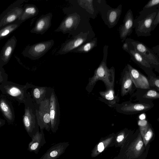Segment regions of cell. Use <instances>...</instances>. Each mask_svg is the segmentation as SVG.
<instances>
[{
    "mask_svg": "<svg viewBox=\"0 0 159 159\" xmlns=\"http://www.w3.org/2000/svg\"><path fill=\"white\" fill-rule=\"evenodd\" d=\"M108 46H105L103 50V57L99 66L95 70L93 76L89 78L85 89L89 93L93 90L97 82L102 81L106 87V90L114 89L115 70L112 66L109 69L107 66V60Z\"/></svg>",
    "mask_w": 159,
    "mask_h": 159,
    "instance_id": "obj_1",
    "label": "cell"
},
{
    "mask_svg": "<svg viewBox=\"0 0 159 159\" xmlns=\"http://www.w3.org/2000/svg\"><path fill=\"white\" fill-rule=\"evenodd\" d=\"M159 8L156 7L143 10L140 15L134 20V28L138 36H148L151 35L152 24Z\"/></svg>",
    "mask_w": 159,
    "mask_h": 159,
    "instance_id": "obj_2",
    "label": "cell"
},
{
    "mask_svg": "<svg viewBox=\"0 0 159 159\" xmlns=\"http://www.w3.org/2000/svg\"><path fill=\"white\" fill-rule=\"evenodd\" d=\"M24 114L23 121L27 131L32 137L39 131L35 107L30 94L28 95L24 103Z\"/></svg>",
    "mask_w": 159,
    "mask_h": 159,
    "instance_id": "obj_3",
    "label": "cell"
},
{
    "mask_svg": "<svg viewBox=\"0 0 159 159\" xmlns=\"http://www.w3.org/2000/svg\"><path fill=\"white\" fill-rule=\"evenodd\" d=\"M52 88H50L44 99L39 104L33 102L40 130L45 129L48 132L51 130L49 99Z\"/></svg>",
    "mask_w": 159,
    "mask_h": 159,
    "instance_id": "obj_4",
    "label": "cell"
},
{
    "mask_svg": "<svg viewBox=\"0 0 159 159\" xmlns=\"http://www.w3.org/2000/svg\"><path fill=\"white\" fill-rule=\"evenodd\" d=\"M33 86L28 83L22 85L7 80L2 85L0 90L3 94L14 98L20 103H24L28 95L27 89Z\"/></svg>",
    "mask_w": 159,
    "mask_h": 159,
    "instance_id": "obj_5",
    "label": "cell"
},
{
    "mask_svg": "<svg viewBox=\"0 0 159 159\" xmlns=\"http://www.w3.org/2000/svg\"><path fill=\"white\" fill-rule=\"evenodd\" d=\"M54 44L53 39L39 42L27 46L23 50L22 53L25 57L32 60H37L46 53Z\"/></svg>",
    "mask_w": 159,
    "mask_h": 159,
    "instance_id": "obj_6",
    "label": "cell"
},
{
    "mask_svg": "<svg viewBox=\"0 0 159 159\" xmlns=\"http://www.w3.org/2000/svg\"><path fill=\"white\" fill-rule=\"evenodd\" d=\"M153 106L152 104L145 102H125L118 104L116 107V109L120 113L133 115L144 112L151 109Z\"/></svg>",
    "mask_w": 159,
    "mask_h": 159,
    "instance_id": "obj_7",
    "label": "cell"
},
{
    "mask_svg": "<svg viewBox=\"0 0 159 159\" xmlns=\"http://www.w3.org/2000/svg\"><path fill=\"white\" fill-rule=\"evenodd\" d=\"M51 130L55 133L58 129L60 122V111L59 104L54 89L52 88L49 99Z\"/></svg>",
    "mask_w": 159,
    "mask_h": 159,
    "instance_id": "obj_8",
    "label": "cell"
},
{
    "mask_svg": "<svg viewBox=\"0 0 159 159\" xmlns=\"http://www.w3.org/2000/svg\"><path fill=\"white\" fill-rule=\"evenodd\" d=\"M129 40L136 51L141 54L151 65L158 66V57L153 51L143 43L137 41L129 39Z\"/></svg>",
    "mask_w": 159,
    "mask_h": 159,
    "instance_id": "obj_9",
    "label": "cell"
},
{
    "mask_svg": "<svg viewBox=\"0 0 159 159\" xmlns=\"http://www.w3.org/2000/svg\"><path fill=\"white\" fill-rule=\"evenodd\" d=\"M88 35V32H81L72 38L66 40L62 44L58 51V54L64 55L71 52L84 43L87 40Z\"/></svg>",
    "mask_w": 159,
    "mask_h": 159,
    "instance_id": "obj_10",
    "label": "cell"
},
{
    "mask_svg": "<svg viewBox=\"0 0 159 159\" xmlns=\"http://www.w3.org/2000/svg\"><path fill=\"white\" fill-rule=\"evenodd\" d=\"M80 20V16L76 13L67 15L54 32H61L66 34L75 30L79 25Z\"/></svg>",
    "mask_w": 159,
    "mask_h": 159,
    "instance_id": "obj_11",
    "label": "cell"
},
{
    "mask_svg": "<svg viewBox=\"0 0 159 159\" xmlns=\"http://www.w3.org/2000/svg\"><path fill=\"white\" fill-rule=\"evenodd\" d=\"M17 40L13 35L6 42L0 53V67L3 66L9 61L16 46Z\"/></svg>",
    "mask_w": 159,
    "mask_h": 159,
    "instance_id": "obj_12",
    "label": "cell"
},
{
    "mask_svg": "<svg viewBox=\"0 0 159 159\" xmlns=\"http://www.w3.org/2000/svg\"><path fill=\"white\" fill-rule=\"evenodd\" d=\"M127 66L131 80L135 87L142 89H149L150 86L146 77L130 64H128Z\"/></svg>",
    "mask_w": 159,
    "mask_h": 159,
    "instance_id": "obj_13",
    "label": "cell"
},
{
    "mask_svg": "<svg viewBox=\"0 0 159 159\" xmlns=\"http://www.w3.org/2000/svg\"><path fill=\"white\" fill-rule=\"evenodd\" d=\"M134 20L132 11L129 9L125 16L123 24L119 28L120 36L122 42L125 40L128 36L131 34L134 28Z\"/></svg>",
    "mask_w": 159,
    "mask_h": 159,
    "instance_id": "obj_14",
    "label": "cell"
},
{
    "mask_svg": "<svg viewBox=\"0 0 159 159\" xmlns=\"http://www.w3.org/2000/svg\"><path fill=\"white\" fill-rule=\"evenodd\" d=\"M52 16L51 12L42 15L37 20L34 26L30 32L41 35L43 34L51 25Z\"/></svg>",
    "mask_w": 159,
    "mask_h": 159,
    "instance_id": "obj_15",
    "label": "cell"
},
{
    "mask_svg": "<svg viewBox=\"0 0 159 159\" xmlns=\"http://www.w3.org/2000/svg\"><path fill=\"white\" fill-rule=\"evenodd\" d=\"M69 145L68 142L56 144L49 148L39 159H57L64 153Z\"/></svg>",
    "mask_w": 159,
    "mask_h": 159,
    "instance_id": "obj_16",
    "label": "cell"
},
{
    "mask_svg": "<svg viewBox=\"0 0 159 159\" xmlns=\"http://www.w3.org/2000/svg\"><path fill=\"white\" fill-rule=\"evenodd\" d=\"M120 81V94L121 96L123 97L131 91L133 84L127 66L123 70Z\"/></svg>",
    "mask_w": 159,
    "mask_h": 159,
    "instance_id": "obj_17",
    "label": "cell"
},
{
    "mask_svg": "<svg viewBox=\"0 0 159 159\" xmlns=\"http://www.w3.org/2000/svg\"><path fill=\"white\" fill-rule=\"evenodd\" d=\"M101 101L104 102L111 107H116L119 104V98L115 95L114 89H110L99 92Z\"/></svg>",
    "mask_w": 159,
    "mask_h": 159,
    "instance_id": "obj_18",
    "label": "cell"
},
{
    "mask_svg": "<svg viewBox=\"0 0 159 159\" xmlns=\"http://www.w3.org/2000/svg\"><path fill=\"white\" fill-rule=\"evenodd\" d=\"M0 110L5 119L9 122H12L15 118V112L11 103L5 98L0 99Z\"/></svg>",
    "mask_w": 159,
    "mask_h": 159,
    "instance_id": "obj_19",
    "label": "cell"
},
{
    "mask_svg": "<svg viewBox=\"0 0 159 159\" xmlns=\"http://www.w3.org/2000/svg\"><path fill=\"white\" fill-rule=\"evenodd\" d=\"M32 140L29 144V148L31 151L37 154L39 150L46 143L43 130L38 131L32 137Z\"/></svg>",
    "mask_w": 159,
    "mask_h": 159,
    "instance_id": "obj_20",
    "label": "cell"
},
{
    "mask_svg": "<svg viewBox=\"0 0 159 159\" xmlns=\"http://www.w3.org/2000/svg\"><path fill=\"white\" fill-rule=\"evenodd\" d=\"M51 87L33 85L31 88V94L33 101L39 104L45 98Z\"/></svg>",
    "mask_w": 159,
    "mask_h": 159,
    "instance_id": "obj_21",
    "label": "cell"
},
{
    "mask_svg": "<svg viewBox=\"0 0 159 159\" xmlns=\"http://www.w3.org/2000/svg\"><path fill=\"white\" fill-rule=\"evenodd\" d=\"M39 10L34 5L26 4L23 6V12L18 20L23 22L38 15Z\"/></svg>",
    "mask_w": 159,
    "mask_h": 159,
    "instance_id": "obj_22",
    "label": "cell"
},
{
    "mask_svg": "<svg viewBox=\"0 0 159 159\" xmlns=\"http://www.w3.org/2000/svg\"><path fill=\"white\" fill-rule=\"evenodd\" d=\"M122 5H120L114 9L109 10L107 13V22L109 28H112L117 23L121 13Z\"/></svg>",
    "mask_w": 159,
    "mask_h": 159,
    "instance_id": "obj_23",
    "label": "cell"
},
{
    "mask_svg": "<svg viewBox=\"0 0 159 159\" xmlns=\"http://www.w3.org/2000/svg\"><path fill=\"white\" fill-rule=\"evenodd\" d=\"M24 22L17 20L0 28V40L9 36L17 29Z\"/></svg>",
    "mask_w": 159,
    "mask_h": 159,
    "instance_id": "obj_24",
    "label": "cell"
},
{
    "mask_svg": "<svg viewBox=\"0 0 159 159\" xmlns=\"http://www.w3.org/2000/svg\"><path fill=\"white\" fill-rule=\"evenodd\" d=\"M128 52L130 55L132 59L140 66L149 69L152 68V65L134 49L129 50Z\"/></svg>",
    "mask_w": 159,
    "mask_h": 159,
    "instance_id": "obj_25",
    "label": "cell"
},
{
    "mask_svg": "<svg viewBox=\"0 0 159 159\" xmlns=\"http://www.w3.org/2000/svg\"><path fill=\"white\" fill-rule=\"evenodd\" d=\"M129 147L127 151L133 154L135 157H138L142 153L143 148V139L139 133L137 138L134 140Z\"/></svg>",
    "mask_w": 159,
    "mask_h": 159,
    "instance_id": "obj_26",
    "label": "cell"
},
{
    "mask_svg": "<svg viewBox=\"0 0 159 159\" xmlns=\"http://www.w3.org/2000/svg\"><path fill=\"white\" fill-rule=\"evenodd\" d=\"M113 138V136L108 137L97 144L92 151L91 157H95L103 152L111 143Z\"/></svg>",
    "mask_w": 159,
    "mask_h": 159,
    "instance_id": "obj_27",
    "label": "cell"
},
{
    "mask_svg": "<svg viewBox=\"0 0 159 159\" xmlns=\"http://www.w3.org/2000/svg\"><path fill=\"white\" fill-rule=\"evenodd\" d=\"M97 38H94L90 42L82 44L78 48L72 50L71 52L88 53L97 46Z\"/></svg>",
    "mask_w": 159,
    "mask_h": 159,
    "instance_id": "obj_28",
    "label": "cell"
},
{
    "mask_svg": "<svg viewBox=\"0 0 159 159\" xmlns=\"http://www.w3.org/2000/svg\"><path fill=\"white\" fill-rule=\"evenodd\" d=\"M141 135L145 146H147L153 135V132L149 124L145 126L139 127Z\"/></svg>",
    "mask_w": 159,
    "mask_h": 159,
    "instance_id": "obj_29",
    "label": "cell"
},
{
    "mask_svg": "<svg viewBox=\"0 0 159 159\" xmlns=\"http://www.w3.org/2000/svg\"><path fill=\"white\" fill-rule=\"evenodd\" d=\"M80 6L85 9L88 12L93 14L94 12L93 0H78Z\"/></svg>",
    "mask_w": 159,
    "mask_h": 159,
    "instance_id": "obj_30",
    "label": "cell"
},
{
    "mask_svg": "<svg viewBox=\"0 0 159 159\" xmlns=\"http://www.w3.org/2000/svg\"><path fill=\"white\" fill-rule=\"evenodd\" d=\"M143 98L149 99H158L159 98V93L155 89H151L145 93Z\"/></svg>",
    "mask_w": 159,
    "mask_h": 159,
    "instance_id": "obj_31",
    "label": "cell"
},
{
    "mask_svg": "<svg viewBox=\"0 0 159 159\" xmlns=\"http://www.w3.org/2000/svg\"><path fill=\"white\" fill-rule=\"evenodd\" d=\"M8 75L4 69L0 67V88L7 81Z\"/></svg>",
    "mask_w": 159,
    "mask_h": 159,
    "instance_id": "obj_32",
    "label": "cell"
},
{
    "mask_svg": "<svg viewBox=\"0 0 159 159\" xmlns=\"http://www.w3.org/2000/svg\"><path fill=\"white\" fill-rule=\"evenodd\" d=\"M148 82L150 87V86L154 87L157 89L158 91H159V78L151 76L148 80Z\"/></svg>",
    "mask_w": 159,
    "mask_h": 159,
    "instance_id": "obj_33",
    "label": "cell"
},
{
    "mask_svg": "<svg viewBox=\"0 0 159 159\" xmlns=\"http://www.w3.org/2000/svg\"><path fill=\"white\" fill-rule=\"evenodd\" d=\"M159 3V0H151L144 7L143 10H145L156 7Z\"/></svg>",
    "mask_w": 159,
    "mask_h": 159,
    "instance_id": "obj_34",
    "label": "cell"
},
{
    "mask_svg": "<svg viewBox=\"0 0 159 159\" xmlns=\"http://www.w3.org/2000/svg\"><path fill=\"white\" fill-rule=\"evenodd\" d=\"M159 23V10L158 11L157 14L154 19L152 24V30H153Z\"/></svg>",
    "mask_w": 159,
    "mask_h": 159,
    "instance_id": "obj_35",
    "label": "cell"
},
{
    "mask_svg": "<svg viewBox=\"0 0 159 159\" xmlns=\"http://www.w3.org/2000/svg\"><path fill=\"white\" fill-rule=\"evenodd\" d=\"M125 133L124 131H122L118 135L116 138V141L118 143L121 142L124 139Z\"/></svg>",
    "mask_w": 159,
    "mask_h": 159,
    "instance_id": "obj_36",
    "label": "cell"
},
{
    "mask_svg": "<svg viewBox=\"0 0 159 159\" xmlns=\"http://www.w3.org/2000/svg\"><path fill=\"white\" fill-rule=\"evenodd\" d=\"M138 124L139 127H142L147 125L148 123L147 121L145 119L143 120L140 119L138 121Z\"/></svg>",
    "mask_w": 159,
    "mask_h": 159,
    "instance_id": "obj_37",
    "label": "cell"
},
{
    "mask_svg": "<svg viewBox=\"0 0 159 159\" xmlns=\"http://www.w3.org/2000/svg\"><path fill=\"white\" fill-rule=\"evenodd\" d=\"M122 48L124 50L128 52L129 50L128 43L126 42L124 43L123 44Z\"/></svg>",
    "mask_w": 159,
    "mask_h": 159,
    "instance_id": "obj_38",
    "label": "cell"
},
{
    "mask_svg": "<svg viewBox=\"0 0 159 159\" xmlns=\"http://www.w3.org/2000/svg\"><path fill=\"white\" fill-rule=\"evenodd\" d=\"M4 120L0 118V125L2 124L3 123V121H4Z\"/></svg>",
    "mask_w": 159,
    "mask_h": 159,
    "instance_id": "obj_39",
    "label": "cell"
}]
</instances>
